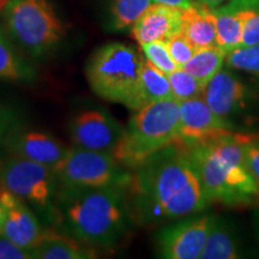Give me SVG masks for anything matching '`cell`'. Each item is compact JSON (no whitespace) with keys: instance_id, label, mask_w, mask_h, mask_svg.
<instances>
[{"instance_id":"31","label":"cell","mask_w":259,"mask_h":259,"mask_svg":"<svg viewBox=\"0 0 259 259\" xmlns=\"http://www.w3.org/2000/svg\"><path fill=\"white\" fill-rule=\"evenodd\" d=\"M34 251L22 247L5 235H0V259H34Z\"/></svg>"},{"instance_id":"37","label":"cell","mask_w":259,"mask_h":259,"mask_svg":"<svg viewBox=\"0 0 259 259\" xmlns=\"http://www.w3.org/2000/svg\"><path fill=\"white\" fill-rule=\"evenodd\" d=\"M0 163H2V161H0Z\"/></svg>"},{"instance_id":"25","label":"cell","mask_w":259,"mask_h":259,"mask_svg":"<svg viewBox=\"0 0 259 259\" xmlns=\"http://www.w3.org/2000/svg\"><path fill=\"white\" fill-rule=\"evenodd\" d=\"M226 64L231 70L245 71L259 76V44L254 46L239 47L227 53Z\"/></svg>"},{"instance_id":"5","label":"cell","mask_w":259,"mask_h":259,"mask_svg":"<svg viewBox=\"0 0 259 259\" xmlns=\"http://www.w3.org/2000/svg\"><path fill=\"white\" fill-rule=\"evenodd\" d=\"M144 61L136 48L112 42L90 57L85 67L87 80L97 96L131 109Z\"/></svg>"},{"instance_id":"35","label":"cell","mask_w":259,"mask_h":259,"mask_svg":"<svg viewBox=\"0 0 259 259\" xmlns=\"http://www.w3.org/2000/svg\"><path fill=\"white\" fill-rule=\"evenodd\" d=\"M10 0H0V11H3V9L5 8L6 5H8V3Z\"/></svg>"},{"instance_id":"4","label":"cell","mask_w":259,"mask_h":259,"mask_svg":"<svg viewBox=\"0 0 259 259\" xmlns=\"http://www.w3.org/2000/svg\"><path fill=\"white\" fill-rule=\"evenodd\" d=\"M179 131L180 103L177 100L150 103L130 119L113 156L132 170L161 149L179 143Z\"/></svg>"},{"instance_id":"27","label":"cell","mask_w":259,"mask_h":259,"mask_svg":"<svg viewBox=\"0 0 259 259\" xmlns=\"http://www.w3.org/2000/svg\"><path fill=\"white\" fill-rule=\"evenodd\" d=\"M244 25L240 47L259 44V0H244Z\"/></svg>"},{"instance_id":"1","label":"cell","mask_w":259,"mask_h":259,"mask_svg":"<svg viewBox=\"0 0 259 259\" xmlns=\"http://www.w3.org/2000/svg\"><path fill=\"white\" fill-rule=\"evenodd\" d=\"M131 218L155 226L202 212L209 200L186 147L174 143L132 169L126 187Z\"/></svg>"},{"instance_id":"21","label":"cell","mask_w":259,"mask_h":259,"mask_svg":"<svg viewBox=\"0 0 259 259\" xmlns=\"http://www.w3.org/2000/svg\"><path fill=\"white\" fill-rule=\"evenodd\" d=\"M226 58L227 52L219 46L200 48L196 51L193 57L183 69L198 79L205 88L210 80L222 70Z\"/></svg>"},{"instance_id":"11","label":"cell","mask_w":259,"mask_h":259,"mask_svg":"<svg viewBox=\"0 0 259 259\" xmlns=\"http://www.w3.org/2000/svg\"><path fill=\"white\" fill-rule=\"evenodd\" d=\"M180 103L179 143L190 148L234 132L232 122L219 116L203 96Z\"/></svg>"},{"instance_id":"17","label":"cell","mask_w":259,"mask_h":259,"mask_svg":"<svg viewBox=\"0 0 259 259\" xmlns=\"http://www.w3.org/2000/svg\"><path fill=\"white\" fill-rule=\"evenodd\" d=\"M216 21L218 46L229 53L241 46L244 25V0H229L212 9Z\"/></svg>"},{"instance_id":"28","label":"cell","mask_w":259,"mask_h":259,"mask_svg":"<svg viewBox=\"0 0 259 259\" xmlns=\"http://www.w3.org/2000/svg\"><path fill=\"white\" fill-rule=\"evenodd\" d=\"M21 120L11 108L0 103V161L6 156V147L11 135L18 126Z\"/></svg>"},{"instance_id":"6","label":"cell","mask_w":259,"mask_h":259,"mask_svg":"<svg viewBox=\"0 0 259 259\" xmlns=\"http://www.w3.org/2000/svg\"><path fill=\"white\" fill-rule=\"evenodd\" d=\"M6 32L32 59L53 52L64 36V24L50 0H10L3 9Z\"/></svg>"},{"instance_id":"15","label":"cell","mask_w":259,"mask_h":259,"mask_svg":"<svg viewBox=\"0 0 259 259\" xmlns=\"http://www.w3.org/2000/svg\"><path fill=\"white\" fill-rule=\"evenodd\" d=\"M181 32V9L155 3L145 10L131 28L132 37L139 45L168 41Z\"/></svg>"},{"instance_id":"30","label":"cell","mask_w":259,"mask_h":259,"mask_svg":"<svg viewBox=\"0 0 259 259\" xmlns=\"http://www.w3.org/2000/svg\"><path fill=\"white\" fill-rule=\"evenodd\" d=\"M246 163L259 191V135L246 134L244 142Z\"/></svg>"},{"instance_id":"33","label":"cell","mask_w":259,"mask_h":259,"mask_svg":"<svg viewBox=\"0 0 259 259\" xmlns=\"http://www.w3.org/2000/svg\"><path fill=\"white\" fill-rule=\"evenodd\" d=\"M194 2H198L200 4H204L206 6H209V8L211 9H215L218 8V6L225 4V3L229 2V0H194Z\"/></svg>"},{"instance_id":"19","label":"cell","mask_w":259,"mask_h":259,"mask_svg":"<svg viewBox=\"0 0 259 259\" xmlns=\"http://www.w3.org/2000/svg\"><path fill=\"white\" fill-rule=\"evenodd\" d=\"M168 99H173L168 76L145 60L139 78L137 95L131 109L136 112L150 103Z\"/></svg>"},{"instance_id":"36","label":"cell","mask_w":259,"mask_h":259,"mask_svg":"<svg viewBox=\"0 0 259 259\" xmlns=\"http://www.w3.org/2000/svg\"><path fill=\"white\" fill-rule=\"evenodd\" d=\"M258 239H259V228H258Z\"/></svg>"},{"instance_id":"10","label":"cell","mask_w":259,"mask_h":259,"mask_svg":"<svg viewBox=\"0 0 259 259\" xmlns=\"http://www.w3.org/2000/svg\"><path fill=\"white\" fill-rule=\"evenodd\" d=\"M124 127L105 109H88L74 115L70 122V137L74 147L87 150L114 153Z\"/></svg>"},{"instance_id":"3","label":"cell","mask_w":259,"mask_h":259,"mask_svg":"<svg viewBox=\"0 0 259 259\" xmlns=\"http://www.w3.org/2000/svg\"><path fill=\"white\" fill-rule=\"evenodd\" d=\"M246 134H228L208 143L186 148L209 202L229 208L259 202L257 184L246 163Z\"/></svg>"},{"instance_id":"18","label":"cell","mask_w":259,"mask_h":259,"mask_svg":"<svg viewBox=\"0 0 259 259\" xmlns=\"http://www.w3.org/2000/svg\"><path fill=\"white\" fill-rule=\"evenodd\" d=\"M36 259H90L96 258L94 247L83 244L69 234L46 229L44 238L34 250Z\"/></svg>"},{"instance_id":"2","label":"cell","mask_w":259,"mask_h":259,"mask_svg":"<svg viewBox=\"0 0 259 259\" xmlns=\"http://www.w3.org/2000/svg\"><path fill=\"white\" fill-rule=\"evenodd\" d=\"M63 231L90 247H113L131 222L126 189L59 186L53 209Z\"/></svg>"},{"instance_id":"9","label":"cell","mask_w":259,"mask_h":259,"mask_svg":"<svg viewBox=\"0 0 259 259\" xmlns=\"http://www.w3.org/2000/svg\"><path fill=\"white\" fill-rule=\"evenodd\" d=\"M215 216L194 213L162 228L156 236L157 254L164 259L202 257Z\"/></svg>"},{"instance_id":"12","label":"cell","mask_w":259,"mask_h":259,"mask_svg":"<svg viewBox=\"0 0 259 259\" xmlns=\"http://www.w3.org/2000/svg\"><path fill=\"white\" fill-rule=\"evenodd\" d=\"M67 151L69 148L50 134L19 125L9 139L6 156L11 155L27 158L57 171L66 157Z\"/></svg>"},{"instance_id":"23","label":"cell","mask_w":259,"mask_h":259,"mask_svg":"<svg viewBox=\"0 0 259 259\" xmlns=\"http://www.w3.org/2000/svg\"><path fill=\"white\" fill-rule=\"evenodd\" d=\"M153 0H111L109 28L114 31L131 29L135 22L144 14Z\"/></svg>"},{"instance_id":"32","label":"cell","mask_w":259,"mask_h":259,"mask_svg":"<svg viewBox=\"0 0 259 259\" xmlns=\"http://www.w3.org/2000/svg\"><path fill=\"white\" fill-rule=\"evenodd\" d=\"M153 2L158 3V4L174 6V8L186 9V8H190V6L193 4L194 0H153Z\"/></svg>"},{"instance_id":"24","label":"cell","mask_w":259,"mask_h":259,"mask_svg":"<svg viewBox=\"0 0 259 259\" xmlns=\"http://www.w3.org/2000/svg\"><path fill=\"white\" fill-rule=\"evenodd\" d=\"M168 76L173 99L178 102L187 101V100L196 99L203 96L204 87L192 74L184 70L183 67L171 72Z\"/></svg>"},{"instance_id":"34","label":"cell","mask_w":259,"mask_h":259,"mask_svg":"<svg viewBox=\"0 0 259 259\" xmlns=\"http://www.w3.org/2000/svg\"><path fill=\"white\" fill-rule=\"evenodd\" d=\"M5 220H6V208L4 204L0 202V235H2L3 232H4Z\"/></svg>"},{"instance_id":"26","label":"cell","mask_w":259,"mask_h":259,"mask_svg":"<svg viewBox=\"0 0 259 259\" xmlns=\"http://www.w3.org/2000/svg\"><path fill=\"white\" fill-rule=\"evenodd\" d=\"M141 47L142 51H143L145 60L153 64L155 67H157L163 73L169 74L176 70L180 69L171 58L166 41L149 42V44L141 45Z\"/></svg>"},{"instance_id":"16","label":"cell","mask_w":259,"mask_h":259,"mask_svg":"<svg viewBox=\"0 0 259 259\" xmlns=\"http://www.w3.org/2000/svg\"><path fill=\"white\" fill-rule=\"evenodd\" d=\"M181 32L196 50L218 46L212 9L198 2H194L190 8L181 9Z\"/></svg>"},{"instance_id":"14","label":"cell","mask_w":259,"mask_h":259,"mask_svg":"<svg viewBox=\"0 0 259 259\" xmlns=\"http://www.w3.org/2000/svg\"><path fill=\"white\" fill-rule=\"evenodd\" d=\"M247 95V87L228 67L210 80L204 89L203 99L213 113L229 120L231 116L239 114L245 108Z\"/></svg>"},{"instance_id":"29","label":"cell","mask_w":259,"mask_h":259,"mask_svg":"<svg viewBox=\"0 0 259 259\" xmlns=\"http://www.w3.org/2000/svg\"><path fill=\"white\" fill-rule=\"evenodd\" d=\"M166 44L171 58H173L179 67L185 66L197 51L183 32L174 35Z\"/></svg>"},{"instance_id":"8","label":"cell","mask_w":259,"mask_h":259,"mask_svg":"<svg viewBox=\"0 0 259 259\" xmlns=\"http://www.w3.org/2000/svg\"><path fill=\"white\" fill-rule=\"evenodd\" d=\"M59 186L56 171L37 162L9 155L0 163V187L44 212H53Z\"/></svg>"},{"instance_id":"22","label":"cell","mask_w":259,"mask_h":259,"mask_svg":"<svg viewBox=\"0 0 259 259\" xmlns=\"http://www.w3.org/2000/svg\"><path fill=\"white\" fill-rule=\"evenodd\" d=\"M240 257L238 242L229 227L221 220H213L202 253L203 259H236Z\"/></svg>"},{"instance_id":"20","label":"cell","mask_w":259,"mask_h":259,"mask_svg":"<svg viewBox=\"0 0 259 259\" xmlns=\"http://www.w3.org/2000/svg\"><path fill=\"white\" fill-rule=\"evenodd\" d=\"M35 70L24 58L16 52L15 47L0 27V79L10 82H31Z\"/></svg>"},{"instance_id":"13","label":"cell","mask_w":259,"mask_h":259,"mask_svg":"<svg viewBox=\"0 0 259 259\" xmlns=\"http://www.w3.org/2000/svg\"><path fill=\"white\" fill-rule=\"evenodd\" d=\"M0 202L6 208V220L3 235L15 244L34 251L44 238V227L28 204L10 191L0 187Z\"/></svg>"},{"instance_id":"7","label":"cell","mask_w":259,"mask_h":259,"mask_svg":"<svg viewBox=\"0 0 259 259\" xmlns=\"http://www.w3.org/2000/svg\"><path fill=\"white\" fill-rule=\"evenodd\" d=\"M59 185L64 187H121L126 189L132 170L113 154L69 148L66 157L56 171Z\"/></svg>"}]
</instances>
